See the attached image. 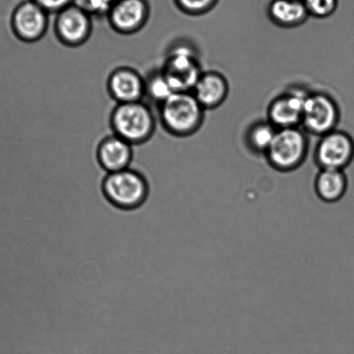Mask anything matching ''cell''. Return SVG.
I'll list each match as a JSON object with an SVG mask.
<instances>
[{"instance_id":"7","label":"cell","mask_w":354,"mask_h":354,"mask_svg":"<svg viewBox=\"0 0 354 354\" xmlns=\"http://www.w3.org/2000/svg\"><path fill=\"white\" fill-rule=\"evenodd\" d=\"M354 159V140L348 133L335 129L319 137L315 161L319 169L343 170Z\"/></svg>"},{"instance_id":"19","label":"cell","mask_w":354,"mask_h":354,"mask_svg":"<svg viewBox=\"0 0 354 354\" xmlns=\"http://www.w3.org/2000/svg\"><path fill=\"white\" fill-rule=\"evenodd\" d=\"M308 15L324 19L335 12L338 0H302Z\"/></svg>"},{"instance_id":"16","label":"cell","mask_w":354,"mask_h":354,"mask_svg":"<svg viewBox=\"0 0 354 354\" xmlns=\"http://www.w3.org/2000/svg\"><path fill=\"white\" fill-rule=\"evenodd\" d=\"M269 16L274 25L290 29L302 25L309 15L302 0H274Z\"/></svg>"},{"instance_id":"22","label":"cell","mask_w":354,"mask_h":354,"mask_svg":"<svg viewBox=\"0 0 354 354\" xmlns=\"http://www.w3.org/2000/svg\"><path fill=\"white\" fill-rule=\"evenodd\" d=\"M115 0H104V2L106 3V5H108L109 6L110 8H111V4L113 2H115Z\"/></svg>"},{"instance_id":"12","label":"cell","mask_w":354,"mask_h":354,"mask_svg":"<svg viewBox=\"0 0 354 354\" xmlns=\"http://www.w3.org/2000/svg\"><path fill=\"white\" fill-rule=\"evenodd\" d=\"M147 8L143 0H118L110 8V25L117 32L130 35L145 26Z\"/></svg>"},{"instance_id":"8","label":"cell","mask_w":354,"mask_h":354,"mask_svg":"<svg viewBox=\"0 0 354 354\" xmlns=\"http://www.w3.org/2000/svg\"><path fill=\"white\" fill-rule=\"evenodd\" d=\"M308 91L291 88L274 97L268 106V122L277 129L301 128Z\"/></svg>"},{"instance_id":"14","label":"cell","mask_w":354,"mask_h":354,"mask_svg":"<svg viewBox=\"0 0 354 354\" xmlns=\"http://www.w3.org/2000/svg\"><path fill=\"white\" fill-rule=\"evenodd\" d=\"M229 91V82L225 75L211 71L203 72L192 92L203 108L211 110L225 102Z\"/></svg>"},{"instance_id":"5","label":"cell","mask_w":354,"mask_h":354,"mask_svg":"<svg viewBox=\"0 0 354 354\" xmlns=\"http://www.w3.org/2000/svg\"><path fill=\"white\" fill-rule=\"evenodd\" d=\"M340 111L338 103L325 92L308 93L302 113L301 129L321 137L337 129Z\"/></svg>"},{"instance_id":"4","label":"cell","mask_w":354,"mask_h":354,"mask_svg":"<svg viewBox=\"0 0 354 354\" xmlns=\"http://www.w3.org/2000/svg\"><path fill=\"white\" fill-rule=\"evenodd\" d=\"M308 149V133L301 128L277 129L266 156L274 170L288 173L298 169L304 163Z\"/></svg>"},{"instance_id":"10","label":"cell","mask_w":354,"mask_h":354,"mask_svg":"<svg viewBox=\"0 0 354 354\" xmlns=\"http://www.w3.org/2000/svg\"><path fill=\"white\" fill-rule=\"evenodd\" d=\"M47 28L46 12L36 2L25 3L13 13V32L24 42H37L46 35Z\"/></svg>"},{"instance_id":"15","label":"cell","mask_w":354,"mask_h":354,"mask_svg":"<svg viewBox=\"0 0 354 354\" xmlns=\"http://www.w3.org/2000/svg\"><path fill=\"white\" fill-rule=\"evenodd\" d=\"M348 180L345 171L335 169H321L316 175L315 191L323 202L336 203L346 194Z\"/></svg>"},{"instance_id":"6","label":"cell","mask_w":354,"mask_h":354,"mask_svg":"<svg viewBox=\"0 0 354 354\" xmlns=\"http://www.w3.org/2000/svg\"><path fill=\"white\" fill-rule=\"evenodd\" d=\"M161 71L174 92H192L203 72L192 47L178 46L171 50Z\"/></svg>"},{"instance_id":"11","label":"cell","mask_w":354,"mask_h":354,"mask_svg":"<svg viewBox=\"0 0 354 354\" xmlns=\"http://www.w3.org/2000/svg\"><path fill=\"white\" fill-rule=\"evenodd\" d=\"M106 87L117 104L142 101L146 93L145 78L129 67H119L113 70L109 75Z\"/></svg>"},{"instance_id":"18","label":"cell","mask_w":354,"mask_h":354,"mask_svg":"<svg viewBox=\"0 0 354 354\" xmlns=\"http://www.w3.org/2000/svg\"><path fill=\"white\" fill-rule=\"evenodd\" d=\"M145 96H149L158 105H160L174 93L161 70L153 72L145 79Z\"/></svg>"},{"instance_id":"21","label":"cell","mask_w":354,"mask_h":354,"mask_svg":"<svg viewBox=\"0 0 354 354\" xmlns=\"http://www.w3.org/2000/svg\"><path fill=\"white\" fill-rule=\"evenodd\" d=\"M70 2L71 0H36L37 4L46 12H61L68 8Z\"/></svg>"},{"instance_id":"9","label":"cell","mask_w":354,"mask_h":354,"mask_svg":"<svg viewBox=\"0 0 354 354\" xmlns=\"http://www.w3.org/2000/svg\"><path fill=\"white\" fill-rule=\"evenodd\" d=\"M89 13L77 6H70L58 13L55 34L64 46L77 47L87 42L92 32Z\"/></svg>"},{"instance_id":"1","label":"cell","mask_w":354,"mask_h":354,"mask_svg":"<svg viewBox=\"0 0 354 354\" xmlns=\"http://www.w3.org/2000/svg\"><path fill=\"white\" fill-rule=\"evenodd\" d=\"M159 109L161 124L171 136L194 135L204 122L205 109L192 92H174Z\"/></svg>"},{"instance_id":"2","label":"cell","mask_w":354,"mask_h":354,"mask_svg":"<svg viewBox=\"0 0 354 354\" xmlns=\"http://www.w3.org/2000/svg\"><path fill=\"white\" fill-rule=\"evenodd\" d=\"M110 125L113 135L135 146L153 136L156 120L150 106L142 101L118 103L110 116Z\"/></svg>"},{"instance_id":"20","label":"cell","mask_w":354,"mask_h":354,"mask_svg":"<svg viewBox=\"0 0 354 354\" xmlns=\"http://www.w3.org/2000/svg\"><path fill=\"white\" fill-rule=\"evenodd\" d=\"M177 2L188 15H201L208 12L215 6L216 0H177Z\"/></svg>"},{"instance_id":"3","label":"cell","mask_w":354,"mask_h":354,"mask_svg":"<svg viewBox=\"0 0 354 354\" xmlns=\"http://www.w3.org/2000/svg\"><path fill=\"white\" fill-rule=\"evenodd\" d=\"M102 192L115 207L130 211L145 204L150 187L145 174L129 167L106 174L102 181Z\"/></svg>"},{"instance_id":"17","label":"cell","mask_w":354,"mask_h":354,"mask_svg":"<svg viewBox=\"0 0 354 354\" xmlns=\"http://www.w3.org/2000/svg\"><path fill=\"white\" fill-rule=\"evenodd\" d=\"M277 129L270 122H257L250 127L245 133L249 149L256 153L266 156L276 136Z\"/></svg>"},{"instance_id":"13","label":"cell","mask_w":354,"mask_h":354,"mask_svg":"<svg viewBox=\"0 0 354 354\" xmlns=\"http://www.w3.org/2000/svg\"><path fill=\"white\" fill-rule=\"evenodd\" d=\"M133 146L115 135L106 136L100 142L96 157L104 173H115L130 167L133 160Z\"/></svg>"}]
</instances>
